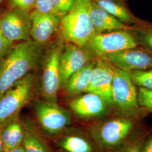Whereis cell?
Wrapping results in <instances>:
<instances>
[{
	"mask_svg": "<svg viewBox=\"0 0 152 152\" xmlns=\"http://www.w3.org/2000/svg\"><path fill=\"white\" fill-rule=\"evenodd\" d=\"M44 46L32 39L14 45L9 53L0 60V96L42 63Z\"/></svg>",
	"mask_w": 152,
	"mask_h": 152,
	"instance_id": "cell-1",
	"label": "cell"
},
{
	"mask_svg": "<svg viewBox=\"0 0 152 152\" xmlns=\"http://www.w3.org/2000/svg\"><path fill=\"white\" fill-rule=\"evenodd\" d=\"M91 0H75L70 11L61 17L60 39L65 42L85 47L95 34L91 18Z\"/></svg>",
	"mask_w": 152,
	"mask_h": 152,
	"instance_id": "cell-2",
	"label": "cell"
},
{
	"mask_svg": "<svg viewBox=\"0 0 152 152\" xmlns=\"http://www.w3.org/2000/svg\"><path fill=\"white\" fill-rule=\"evenodd\" d=\"M134 120L120 117L105 120L92 126L90 134L100 149L113 152L130 140L135 127Z\"/></svg>",
	"mask_w": 152,
	"mask_h": 152,
	"instance_id": "cell-3",
	"label": "cell"
},
{
	"mask_svg": "<svg viewBox=\"0 0 152 152\" xmlns=\"http://www.w3.org/2000/svg\"><path fill=\"white\" fill-rule=\"evenodd\" d=\"M114 71L112 107L118 117L135 120L144 110L138 103L137 89L131 73L115 67Z\"/></svg>",
	"mask_w": 152,
	"mask_h": 152,
	"instance_id": "cell-4",
	"label": "cell"
},
{
	"mask_svg": "<svg viewBox=\"0 0 152 152\" xmlns=\"http://www.w3.org/2000/svg\"><path fill=\"white\" fill-rule=\"evenodd\" d=\"M65 42L60 39L51 45L44 55L41 78V92L45 100L57 102L58 93L61 87L60 56Z\"/></svg>",
	"mask_w": 152,
	"mask_h": 152,
	"instance_id": "cell-5",
	"label": "cell"
},
{
	"mask_svg": "<svg viewBox=\"0 0 152 152\" xmlns=\"http://www.w3.org/2000/svg\"><path fill=\"white\" fill-rule=\"evenodd\" d=\"M35 85V76L29 73L0 96V124L20 113V110L32 98Z\"/></svg>",
	"mask_w": 152,
	"mask_h": 152,
	"instance_id": "cell-6",
	"label": "cell"
},
{
	"mask_svg": "<svg viewBox=\"0 0 152 152\" xmlns=\"http://www.w3.org/2000/svg\"><path fill=\"white\" fill-rule=\"evenodd\" d=\"M33 108L38 124L44 132L50 135L62 132L72 124V114L57 102L37 100Z\"/></svg>",
	"mask_w": 152,
	"mask_h": 152,
	"instance_id": "cell-7",
	"label": "cell"
},
{
	"mask_svg": "<svg viewBox=\"0 0 152 152\" xmlns=\"http://www.w3.org/2000/svg\"><path fill=\"white\" fill-rule=\"evenodd\" d=\"M131 29L95 34L85 47L92 53L94 58H100L107 55L139 46Z\"/></svg>",
	"mask_w": 152,
	"mask_h": 152,
	"instance_id": "cell-8",
	"label": "cell"
},
{
	"mask_svg": "<svg viewBox=\"0 0 152 152\" xmlns=\"http://www.w3.org/2000/svg\"><path fill=\"white\" fill-rule=\"evenodd\" d=\"M100 58L115 68L129 73L152 68V53L140 46L107 55Z\"/></svg>",
	"mask_w": 152,
	"mask_h": 152,
	"instance_id": "cell-9",
	"label": "cell"
},
{
	"mask_svg": "<svg viewBox=\"0 0 152 152\" xmlns=\"http://www.w3.org/2000/svg\"><path fill=\"white\" fill-rule=\"evenodd\" d=\"M30 14L10 8L0 15V28L6 38L12 42L31 39Z\"/></svg>",
	"mask_w": 152,
	"mask_h": 152,
	"instance_id": "cell-10",
	"label": "cell"
},
{
	"mask_svg": "<svg viewBox=\"0 0 152 152\" xmlns=\"http://www.w3.org/2000/svg\"><path fill=\"white\" fill-rule=\"evenodd\" d=\"M94 59L92 53L85 46L65 42L60 59L61 87H64L72 75Z\"/></svg>",
	"mask_w": 152,
	"mask_h": 152,
	"instance_id": "cell-11",
	"label": "cell"
},
{
	"mask_svg": "<svg viewBox=\"0 0 152 152\" xmlns=\"http://www.w3.org/2000/svg\"><path fill=\"white\" fill-rule=\"evenodd\" d=\"M88 86L86 92L96 94L112 107V87L114 81V67L101 58H95Z\"/></svg>",
	"mask_w": 152,
	"mask_h": 152,
	"instance_id": "cell-12",
	"label": "cell"
},
{
	"mask_svg": "<svg viewBox=\"0 0 152 152\" xmlns=\"http://www.w3.org/2000/svg\"><path fill=\"white\" fill-rule=\"evenodd\" d=\"M61 18L54 13L45 14L33 10L30 14L31 39L44 46L59 31Z\"/></svg>",
	"mask_w": 152,
	"mask_h": 152,
	"instance_id": "cell-13",
	"label": "cell"
},
{
	"mask_svg": "<svg viewBox=\"0 0 152 152\" xmlns=\"http://www.w3.org/2000/svg\"><path fill=\"white\" fill-rule=\"evenodd\" d=\"M69 102V107L77 115L82 118H92L107 113L108 105L103 98L96 94L85 92Z\"/></svg>",
	"mask_w": 152,
	"mask_h": 152,
	"instance_id": "cell-14",
	"label": "cell"
},
{
	"mask_svg": "<svg viewBox=\"0 0 152 152\" xmlns=\"http://www.w3.org/2000/svg\"><path fill=\"white\" fill-rule=\"evenodd\" d=\"M24 135L23 121L19 113L1 124V136L4 152H10L22 145Z\"/></svg>",
	"mask_w": 152,
	"mask_h": 152,
	"instance_id": "cell-15",
	"label": "cell"
},
{
	"mask_svg": "<svg viewBox=\"0 0 152 152\" xmlns=\"http://www.w3.org/2000/svg\"><path fill=\"white\" fill-rule=\"evenodd\" d=\"M91 18L95 34L127 30L132 27L110 15L92 2Z\"/></svg>",
	"mask_w": 152,
	"mask_h": 152,
	"instance_id": "cell-16",
	"label": "cell"
},
{
	"mask_svg": "<svg viewBox=\"0 0 152 152\" xmlns=\"http://www.w3.org/2000/svg\"><path fill=\"white\" fill-rule=\"evenodd\" d=\"M24 139L22 145L26 152H52L47 141L32 120H23Z\"/></svg>",
	"mask_w": 152,
	"mask_h": 152,
	"instance_id": "cell-17",
	"label": "cell"
},
{
	"mask_svg": "<svg viewBox=\"0 0 152 152\" xmlns=\"http://www.w3.org/2000/svg\"><path fill=\"white\" fill-rule=\"evenodd\" d=\"M91 1L99 7L128 26L132 24L137 25L145 23L134 16L127 6L125 5L123 0Z\"/></svg>",
	"mask_w": 152,
	"mask_h": 152,
	"instance_id": "cell-18",
	"label": "cell"
},
{
	"mask_svg": "<svg viewBox=\"0 0 152 152\" xmlns=\"http://www.w3.org/2000/svg\"><path fill=\"white\" fill-rule=\"evenodd\" d=\"M95 62L94 59L71 76L63 87L68 94L77 95L82 92H86Z\"/></svg>",
	"mask_w": 152,
	"mask_h": 152,
	"instance_id": "cell-19",
	"label": "cell"
},
{
	"mask_svg": "<svg viewBox=\"0 0 152 152\" xmlns=\"http://www.w3.org/2000/svg\"><path fill=\"white\" fill-rule=\"evenodd\" d=\"M58 144L66 152H94V148L90 141L83 137L76 135L61 137Z\"/></svg>",
	"mask_w": 152,
	"mask_h": 152,
	"instance_id": "cell-20",
	"label": "cell"
},
{
	"mask_svg": "<svg viewBox=\"0 0 152 152\" xmlns=\"http://www.w3.org/2000/svg\"><path fill=\"white\" fill-rule=\"evenodd\" d=\"M131 31L134 34L139 46L152 53V25L144 23L135 25Z\"/></svg>",
	"mask_w": 152,
	"mask_h": 152,
	"instance_id": "cell-21",
	"label": "cell"
},
{
	"mask_svg": "<svg viewBox=\"0 0 152 152\" xmlns=\"http://www.w3.org/2000/svg\"><path fill=\"white\" fill-rule=\"evenodd\" d=\"M132 81L135 86L152 90V68L131 72Z\"/></svg>",
	"mask_w": 152,
	"mask_h": 152,
	"instance_id": "cell-22",
	"label": "cell"
},
{
	"mask_svg": "<svg viewBox=\"0 0 152 152\" xmlns=\"http://www.w3.org/2000/svg\"><path fill=\"white\" fill-rule=\"evenodd\" d=\"M146 135H142L129 140L126 144L113 152H141Z\"/></svg>",
	"mask_w": 152,
	"mask_h": 152,
	"instance_id": "cell-23",
	"label": "cell"
},
{
	"mask_svg": "<svg viewBox=\"0 0 152 152\" xmlns=\"http://www.w3.org/2000/svg\"><path fill=\"white\" fill-rule=\"evenodd\" d=\"M137 92V101L140 108L152 113V90L139 87Z\"/></svg>",
	"mask_w": 152,
	"mask_h": 152,
	"instance_id": "cell-24",
	"label": "cell"
},
{
	"mask_svg": "<svg viewBox=\"0 0 152 152\" xmlns=\"http://www.w3.org/2000/svg\"><path fill=\"white\" fill-rule=\"evenodd\" d=\"M75 0H53L54 13L62 17L71 10Z\"/></svg>",
	"mask_w": 152,
	"mask_h": 152,
	"instance_id": "cell-25",
	"label": "cell"
},
{
	"mask_svg": "<svg viewBox=\"0 0 152 152\" xmlns=\"http://www.w3.org/2000/svg\"><path fill=\"white\" fill-rule=\"evenodd\" d=\"M36 0H8L10 8L31 13L34 10Z\"/></svg>",
	"mask_w": 152,
	"mask_h": 152,
	"instance_id": "cell-26",
	"label": "cell"
},
{
	"mask_svg": "<svg viewBox=\"0 0 152 152\" xmlns=\"http://www.w3.org/2000/svg\"><path fill=\"white\" fill-rule=\"evenodd\" d=\"M14 45V42L6 37L0 28V60L9 53Z\"/></svg>",
	"mask_w": 152,
	"mask_h": 152,
	"instance_id": "cell-27",
	"label": "cell"
},
{
	"mask_svg": "<svg viewBox=\"0 0 152 152\" xmlns=\"http://www.w3.org/2000/svg\"><path fill=\"white\" fill-rule=\"evenodd\" d=\"M34 10L45 14L54 13L53 0H36Z\"/></svg>",
	"mask_w": 152,
	"mask_h": 152,
	"instance_id": "cell-28",
	"label": "cell"
},
{
	"mask_svg": "<svg viewBox=\"0 0 152 152\" xmlns=\"http://www.w3.org/2000/svg\"><path fill=\"white\" fill-rule=\"evenodd\" d=\"M141 152H152V134L148 138L147 137L143 145Z\"/></svg>",
	"mask_w": 152,
	"mask_h": 152,
	"instance_id": "cell-29",
	"label": "cell"
},
{
	"mask_svg": "<svg viewBox=\"0 0 152 152\" xmlns=\"http://www.w3.org/2000/svg\"><path fill=\"white\" fill-rule=\"evenodd\" d=\"M9 152H26V151L24 150V148L23 146L21 145L19 147H16L15 148L12 149L11 151Z\"/></svg>",
	"mask_w": 152,
	"mask_h": 152,
	"instance_id": "cell-30",
	"label": "cell"
},
{
	"mask_svg": "<svg viewBox=\"0 0 152 152\" xmlns=\"http://www.w3.org/2000/svg\"><path fill=\"white\" fill-rule=\"evenodd\" d=\"M1 124H0V152H4V148L2 142L1 140Z\"/></svg>",
	"mask_w": 152,
	"mask_h": 152,
	"instance_id": "cell-31",
	"label": "cell"
},
{
	"mask_svg": "<svg viewBox=\"0 0 152 152\" xmlns=\"http://www.w3.org/2000/svg\"><path fill=\"white\" fill-rule=\"evenodd\" d=\"M2 1H3V0H0V4H1V2Z\"/></svg>",
	"mask_w": 152,
	"mask_h": 152,
	"instance_id": "cell-32",
	"label": "cell"
}]
</instances>
